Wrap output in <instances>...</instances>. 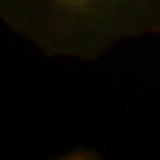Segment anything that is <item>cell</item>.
<instances>
[{
	"mask_svg": "<svg viewBox=\"0 0 160 160\" xmlns=\"http://www.w3.org/2000/svg\"><path fill=\"white\" fill-rule=\"evenodd\" d=\"M15 2L31 33L55 48H97L160 24V0Z\"/></svg>",
	"mask_w": 160,
	"mask_h": 160,
	"instance_id": "cell-1",
	"label": "cell"
}]
</instances>
